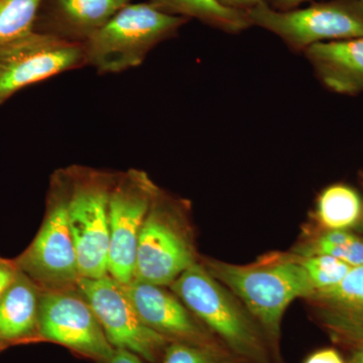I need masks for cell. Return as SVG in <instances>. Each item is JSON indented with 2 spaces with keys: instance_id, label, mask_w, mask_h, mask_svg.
I'll use <instances>...</instances> for the list:
<instances>
[{
  "instance_id": "8",
  "label": "cell",
  "mask_w": 363,
  "mask_h": 363,
  "mask_svg": "<svg viewBox=\"0 0 363 363\" xmlns=\"http://www.w3.org/2000/svg\"><path fill=\"white\" fill-rule=\"evenodd\" d=\"M157 190L142 169L116 174L109 196L108 274L123 285L135 279L138 238Z\"/></svg>"
},
{
  "instance_id": "6",
  "label": "cell",
  "mask_w": 363,
  "mask_h": 363,
  "mask_svg": "<svg viewBox=\"0 0 363 363\" xmlns=\"http://www.w3.org/2000/svg\"><path fill=\"white\" fill-rule=\"evenodd\" d=\"M68 220L81 278L108 274L109 196L116 174L88 167L67 168Z\"/></svg>"
},
{
  "instance_id": "18",
  "label": "cell",
  "mask_w": 363,
  "mask_h": 363,
  "mask_svg": "<svg viewBox=\"0 0 363 363\" xmlns=\"http://www.w3.org/2000/svg\"><path fill=\"white\" fill-rule=\"evenodd\" d=\"M362 215V199L350 186L331 185L318 196L314 219L320 230H347L359 221Z\"/></svg>"
},
{
  "instance_id": "25",
  "label": "cell",
  "mask_w": 363,
  "mask_h": 363,
  "mask_svg": "<svg viewBox=\"0 0 363 363\" xmlns=\"http://www.w3.org/2000/svg\"><path fill=\"white\" fill-rule=\"evenodd\" d=\"M107 363H145V360L130 350H116Z\"/></svg>"
},
{
  "instance_id": "16",
  "label": "cell",
  "mask_w": 363,
  "mask_h": 363,
  "mask_svg": "<svg viewBox=\"0 0 363 363\" xmlns=\"http://www.w3.org/2000/svg\"><path fill=\"white\" fill-rule=\"evenodd\" d=\"M40 289L21 271L0 297V350L39 336Z\"/></svg>"
},
{
  "instance_id": "11",
  "label": "cell",
  "mask_w": 363,
  "mask_h": 363,
  "mask_svg": "<svg viewBox=\"0 0 363 363\" xmlns=\"http://www.w3.org/2000/svg\"><path fill=\"white\" fill-rule=\"evenodd\" d=\"M39 336L101 362L116 351L77 288L40 290Z\"/></svg>"
},
{
  "instance_id": "13",
  "label": "cell",
  "mask_w": 363,
  "mask_h": 363,
  "mask_svg": "<svg viewBox=\"0 0 363 363\" xmlns=\"http://www.w3.org/2000/svg\"><path fill=\"white\" fill-rule=\"evenodd\" d=\"M305 300L332 340L350 350L363 343V266L353 267L337 285L314 291Z\"/></svg>"
},
{
  "instance_id": "22",
  "label": "cell",
  "mask_w": 363,
  "mask_h": 363,
  "mask_svg": "<svg viewBox=\"0 0 363 363\" xmlns=\"http://www.w3.org/2000/svg\"><path fill=\"white\" fill-rule=\"evenodd\" d=\"M296 255L307 272L314 291L337 285L353 267L331 255Z\"/></svg>"
},
{
  "instance_id": "24",
  "label": "cell",
  "mask_w": 363,
  "mask_h": 363,
  "mask_svg": "<svg viewBox=\"0 0 363 363\" xmlns=\"http://www.w3.org/2000/svg\"><path fill=\"white\" fill-rule=\"evenodd\" d=\"M304 363H345L340 353L333 348L315 351L306 358Z\"/></svg>"
},
{
  "instance_id": "23",
  "label": "cell",
  "mask_w": 363,
  "mask_h": 363,
  "mask_svg": "<svg viewBox=\"0 0 363 363\" xmlns=\"http://www.w3.org/2000/svg\"><path fill=\"white\" fill-rule=\"evenodd\" d=\"M18 272L20 269L16 266V260L0 257V297L13 283Z\"/></svg>"
},
{
  "instance_id": "19",
  "label": "cell",
  "mask_w": 363,
  "mask_h": 363,
  "mask_svg": "<svg viewBox=\"0 0 363 363\" xmlns=\"http://www.w3.org/2000/svg\"><path fill=\"white\" fill-rule=\"evenodd\" d=\"M298 255H327L350 267L363 266V238L347 230H307L294 248Z\"/></svg>"
},
{
  "instance_id": "27",
  "label": "cell",
  "mask_w": 363,
  "mask_h": 363,
  "mask_svg": "<svg viewBox=\"0 0 363 363\" xmlns=\"http://www.w3.org/2000/svg\"><path fill=\"white\" fill-rule=\"evenodd\" d=\"M269 6L277 11H291L304 2L311 1V0H264Z\"/></svg>"
},
{
  "instance_id": "2",
  "label": "cell",
  "mask_w": 363,
  "mask_h": 363,
  "mask_svg": "<svg viewBox=\"0 0 363 363\" xmlns=\"http://www.w3.org/2000/svg\"><path fill=\"white\" fill-rule=\"evenodd\" d=\"M169 288L234 354L250 363H283L252 313L201 262Z\"/></svg>"
},
{
  "instance_id": "1",
  "label": "cell",
  "mask_w": 363,
  "mask_h": 363,
  "mask_svg": "<svg viewBox=\"0 0 363 363\" xmlns=\"http://www.w3.org/2000/svg\"><path fill=\"white\" fill-rule=\"evenodd\" d=\"M203 267L234 294L264 329L277 354L281 357V323L289 306L314 293L309 276L297 255L269 252L247 264L200 259Z\"/></svg>"
},
{
  "instance_id": "26",
  "label": "cell",
  "mask_w": 363,
  "mask_h": 363,
  "mask_svg": "<svg viewBox=\"0 0 363 363\" xmlns=\"http://www.w3.org/2000/svg\"><path fill=\"white\" fill-rule=\"evenodd\" d=\"M224 6L230 9H238V11H250V9L257 6L264 0H218Z\"/></svg>"
},
{
  "instance_id": "30",
  "label": "cell",
  "mask_w": 363,
  "mask_h": 363,
  "mask_svg": "<svg viewBox=\"0 0 363 363\" xmlns=\"http://www.w3.org/2000/svg\"><path fill=\"white\" fill-rule=\"evenodd\" d=\"M360 1H362V4H363V0H360Z\"/></svg>"
},
{
  "instance_id": "21",
  "label": "cell",
  "mask_w": 363,
  "mask_h": 363,
  "mask_svg": "<svg viewBox=\"0 0 363 363\" xmlns=\"http://www.w3.org/2000/svg\"><path fill=\"white\" fill-rule=\"evenodd\" d=\"M162 363H250L231 352L225 346H201L171 342Z\"/></svg>"
},
{
  "instance_id": "10",
  "label": "cell",
  "mask_w": 363,
  "mask_h": 363,
  "mask_svg": "<svg viewBox=\"0 0 363 363\" xmlns=\"http://www.w3.org/2000/svg\"><path fill=\"white\" fill-rule=\"evenodd\" d=\"M85 66L84 45L33 30L0 48V105L28 86Z\"/></svg>"
},
{
  "instance_id": "5",
  "label": "cell",
  "mask_w": 363,
  "mask_h": 363,
  "mask_svg": "<svg viewBox=\"0 0 363 363\" xmlns=\"http://www.w3.org/2000/svg\"><path fill=\"white\" fill-rule=\"evenodd\" d=\"M69 175L67 169L55 172L48 191L44 221L16 266L40 290L76 289L80 279L77 252L68 220Z\"/></svg>"
},
{
  "instance_id": "28",
  "label": "cell",
  "mask_w": 363,
  "mask_h": 363,
  "mask_svg": "<svg viewBox=\"0 0 363 363\" xmlns=\"http://www.w3.org/2000/svg\"><path fill=\"white\" fill-rule=\"evenodd\" d=\"M351 350H352V354L347 363H363V343Z\"/></svg>"
},
{
  "instance_id": "9",
  "label": "cell",
  "mask_w": 363,
  "mask_h": 363,
  "mask_svg": "<svg viewBox=\"0 0 363 363\" xmlns=\"http://www.w3.org/2000/svg\"><path fill=\"white\" fill-rule=\"evenodd\" d=\"M76 288L92 308L114 350H130L149 363L162 362L171 342L143 323L123 284L107 274L80 278Z\"/></svg>"
},
{
  "instance_id": "7",
  "label": "cell",
  "mask_w": 363,
  "mask_h": 363,
  "mask_svg": "<svg viewBox=\"0 0 363 363\" xmlns=\"http://www.w3.org/2000/svg\"><path fill=\"white\" fill-rule=\"evenodd\" d=\"M247 13L252 25L274 33L298 52L320 43L363 37L360 0H332L285 11L262 1Z\"/></svg>"
},
{
  "instance_id": "29",
  "label": "cell",
  "mask_w": 363,
  "mask_h": 363,
  "mask_svg": "<svg viewBox=\"0 0 363 363\" xmlns=\"http://www.w3.org/2000/svg\"><path fill=\"white\" fill-rule=\"evenodd\" d=\"M362 229H363V210H362Z\"/></svg>"
},
{
  "instance_id": "15",
  "label": "cell",
  "mask_w": 363,
  "mask_h": 363,
  "mask_svg": "<svg viewBox=\"0 0 363 363\" xmlns=\"http://www.w3.org/2000/svg\"><path fill=\"white\" fill-rule=\"evenodd\" d=\"M304 52L328 89L340 94L363 92V37L320 43Z\"/></svg>"
},
{
  "instance_id": "20",
  "label": "cell",
  "mask_w": 363,
  "mask_h": 363,
  "mask_svg": "<svg viewBox=\"0 0 363 363\" xmlns=\"http://www.w3.org/2000/svg\"><path fill=\"white\" fill-rule=\"evenodd\" d=\"M42 0H0V48L32 33Z\"/></svg>"
},
{
  "instance_id": "17",
  "label": "cell",
  "mask_w": 363,
  "mask_h": 363,
  "mask_svg": "<svg viewBox=\"0 0 363 363\" xmlns=\"http://www.w3.org/2000/svg\"><path fill=\"white\" fill-rule=\"evenodd\" d=\"M162 13L196 18L226 33H240L252 26L247 11L224 6L218 0H150Z\"/></svg>"
},
{
  "instance_id": "14",
  "label": "cell",
  "mask_w": 363,
  "mask_h": 363,
  "mask_svg": "<svg viewBox=\"0 0 363 363\" xmlns=\"http://www.w3.org/2000/svg\"><path fill=\"white\" fill-rule=\"evenodd\" d=\"M130 0H42L33 32L84 45Z\"/></svg>"
},
{
  "instance_id": "3",
  "label": "cell",
  "mask_w": 363,
  "mask_h": 363,
  "mask_svg": "<svg viewBox=\"0 0 363 363\" xmlns=\"http://www.w3.org/2000/svg\"><path fill=\"white\" fill-rule=\"evenodd\" d=\"M199 259L187 201L159 188L140 230L133 279L169 286Z\"/></svg>"
},
{
  "instance_id": "4",
  "label": "cell",
  "mask_w": 363,
  "mask_h": 363,
  "mask_svg": "<svg viewBox=\"0 0 363 363\" xmlns=\"http://www.w3.org/2000/svg\"><path fill=\"white\" fill-rule=\"evenodd\" d=\"M188 21L162 13L150 2H130L85 43L86 65L102 75L136 68L157 45L176 35Z\"/></svg>"
},
{
  "instance_id": "12",
  "label": "cell",
  "mask_w": 363,
  "mask_h": 363,
  "mask_svg": "<svg viewBox=\"0 0 363 363\" xmlns=\"http://www.w3.org/2000/svg\"><path fill=\"white\" fill-rule=\"evenodd\" d=\"M123 286L143 323L169 339V342L225 346L175 294L167 291L164 286L136 279Z\"/></svg>"
}]
</instances>
